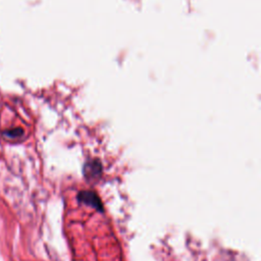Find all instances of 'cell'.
Here are the masks:
<instances>
[{
	"label": "cell",
	"mask_w": 261,
	"mask_h": 261,
	"mask_svg": "<svg viewBox=\"0 0 261 261\" xmlns=\"http://www.w3.org/2000/svg\"><path fill=\"white\" fill-rule=\"evenodd\" d=\"M22 134V130L20 128H13V129H10L6 133V135L10 138H16V137H19L21 136Z\"/></svg>",
	"instance_id": "cell-1"
}]
</instances>
